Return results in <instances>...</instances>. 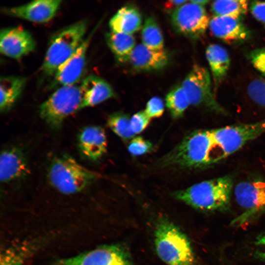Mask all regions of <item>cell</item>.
Wrapping results in <instances>:
<instances>
[{
  "mask_svg": "<svg viewBox=\"0 0 265 265\" xmlns=\"http://www.w3.org/2000/svg\"><path fill=\"white\" fill-rule=\"evenodd\" d=\"M212 34L228 43L243 42L250 36V32L240 19L227 16H214L210 21Z\"/></svg>",
  "mask_w": 265,
  "mask_h": 265,
  "instance_id": "cell-17",
  "label": "cell"
},
{
  "mask_svg": "<svg viewBox=\"0 0 265 265\" xmlns=\"http://www.w3.org/2000/svg\"><path fill=\"white\" fill-rule=\"evenodd\" d=\"M29 173L27 160L23 150L17 147L3 150L0 156V180L8 184L23 179Z\"/></svg>",
  "mask_w": 265,
  "mask_h": 265,
  "instance_id": "cell-15",
  "label": "cell"
},
{
  "mask_svg": "<svg viewBox=\"0 0 265 265\" xmlns=\"http://www.w3.org/2000/svg\"><path fill=\"white\" fill-rule=\"evenodd\" d=\"M130 119L127 114L123 112H114L108 117L107 124L116 134L127 140L134 135L131 130Z\"/></svg>",
  "mask_w": 265,
  "mask_h": 265,
  "instance_id": "cell-28",
  "label": "cell"
},
{
  "mask_svg": "<svg viewBox=\"0 0 265 265\" xmlns=\"http://www.w3.org/2000/svg\"><path fill=\"white\" fill-rule=\"evenodd\" d=\"M150 118L144 111L135 113L130 119V128L134 135L144 131L148 126Z\"/></svg>",
  "mask_w": 265,
  "mask_h": 265,
  "instance_id": "cell-31",
  "label": "cell"
},
{
  "mask_svg": "<svg viewBox=\"0 0 265 265\" xmlns=\"http://www.w3.org/2000/svg\"><path fill=\"white\" fill-rule=\"evenodd\" d=\"M82 102L80 86H62L40 105L39 115L51 128L57 130L67 117L80 109Z\"/></svg>",
  "mask_w": 265,
  "mask_h": 265,
  "instance_id": "cell-6",
  "label": "cell"
},
{
  "mask_svg": "<svg viewBox=\"0 0 265 265\" xmlns=\"http://www.w3.org/2000/svg\"><path fill=\"white\" fill-rule=\"evenodd\" d=\"M181 85L189 99L190 105L203 107L217 113H227L215 98L211 76L206 68L194 65Z\"/></svg>",
  "mask_w": 265,
  "mask_h": 265,
  "instance_id": "cell-8",
  "label": "cell"
},
{
  "mask_svg": "<svg viewBox=\"0 0 265 265\" xmlns=\"http://www.w3.org/2000/svg\"><path fill=\"white\" fill-rule=\"evenodd\" d=\"M247 93L254 103L265 107V78L252 80L248 85Z\"/></svg>",
  "mask_w": 265,
  "mask_h": 265,
  "instance_id": "cell-29",
  "label": "cell"
},
{
  "mask_svg": "<svg viewBox=\"0 0 265 265\" xmlns=\"http://www.w3.org/2000/svg\"><path fill=\"white\" fill-rule=\"evenodd\" d=\"M142 44L153 50L163 49L164 39L162 31L157 21L152 17L145 20L142 28Z\"/></svg>",
  "mask_w": 265,
  "mask_h": 265,
  "instance_id": "cell-25",
  "label": "cell"
},
{
  "mask_svg": "<svg viewBox=\"0 0 265 265\" xmlns=\"http://www.w3.org/2000/svg\"><path fill=\"white\" fill-rule=\"evenodd\" d=\"M142 16L139 10L132 5L120 8L109 22L111 31L132 34L142 27Z\"/></svg>",
  "mask_w": 265,
  "mask_h": 265,
  "instance_id": "cell-21",
  "label": "cell"
},
{
  "mask_svg": "<svg viewBox=\"0 0 265 265\" xmlns=\"http://www.w3.org/2000/svg\"><path fill=\"white\" fill-rule=\"evenodd\" d=\"M252 16L265 26V1H254L249 5Z\"/></svg>",
  "mask_w": 265,
  "mask_h": 265,
  "instance_id": "cell-34",
  "label": "cell"
},
{
  "mask_svg": "<svg viewBox=\"0 0 265 265\" xmlns=\"http://www.w3.org/2000/svg\"><path fill=\"white\" fill-rule=\"evenodd\" d=\"M82 94L80 109L96 106L115 96L110 84L95 75H89L80 86Z\"/></svg>",
  "mask_w": 265,
  "mask_h": 265,
  "instance_id": "cell-19",
  "label": "cell"
},
{
  "mask_svg": "<svg viewBox=\"0 0 265 265\" xmlns=\"http://www.w3.org/2000/svg\"><path fill=\"white\" fill-rule=\"evenodd\" d=\"M190 1L191 2H193V3H195L196 4H199V5H202V6H205L209 2V1L207 0H190Z\"/></svg>",
  "mask_w": 265,
  "mask_h": 265,
  "instance_id": "cell-37",
  "label": "cell"
},
{
  "mask_svg": "<svg viewBox=\"0 0 265 265\" xmlns=\"http://www.w3.org/2000/svg\"><path fill=\"white\" fill-rule=\"evenodd\" d=\"M26 82L21 76H3L0 79V110L9 111L21 96Z\"/></svg>",
  "mask_w": 265,
  "mask_h": 265,
  "instance_id": "cell-22",
  "label": "cell"
},
{
  "mask_svg": "<svg viewBox=\"0 0 265 265\" xmlns=\"http://www.w3.org/2000/svg\"><path fill=\"white\" fill-rule=\"evenodd\" d=\"M87 22L78 21L56 32L45 54L42 70L45 75H54L58 68L77 51L84 39Z\"/></svg>",
  "mask_w": 265,
  "mask_h": 265,
  "instance_id": "cell-5",
  "label": "cell"
},
{
  "mask_svg": "<svg viewBox=\"0 0 265 265\" xmlns=\"http://www.w3.org/2000/svg\"><path fill=\"white\" fill-rule=\"evenodd\" d=\"M165 103L174 118L181 117L190 105L189 99L181 85L175 86L167 93Z\"/></svg>",
  "mask_w": 265,
  "mask_h": 265,
  "instance_id": "cell-26",
  "label": "cell"
},
{
  "mask_svg": "<svg viewBox=\"0 0 265 265\" xmlns=\"http://www.w3.org/2000/svg\"><path fill=\"white\" fill-rule=\"evenodd\" d=\"M210 21L204 6L191 1L171 13L174 29L180 34L192 39L198 38L205 32Z\"/></svg>",
  "mask_w": 265,
  "mask_h": 265,
  "instance_id": "cell-10",
  "label": "cell"
},
{
  "mask_svg": "<svg viewBox=\"0 0 265 265\" xmlns=\"http://www.w3.org/2000/svg\"><path fill=\"white\" fill-rule=\"evenodd\" d=\"M164 110V105L162 100L159 97H154L147 102L144 111L151 119L160 117Z\"/></svg>",
  "mask_w": 265,
  "mask_h": 265,
  "instance_id": "cell-32",
  "label": "cell"
},
{
  "mask_svg": "<svg viewBox=\"0 0 265 265\" xmlns=\"http://www.w3.org/2000/svg\"><path fill=\"white\" fill-rule=\"evenodd\" d=\"M249 58L254 68L265 78V47L252 51Z\"/></svg>",
  "mask_w": 265,
  "mask_h": 265,
  "instance_id": "cell-33",
  "label": "cell"
},
{
  "mask_svg": "<svg viewBox=\"0 0 265 265\" xmlns=\"http://www.w3.org/2000/svg\"><path fill=\"white\" fill-rule=\"evenodd\" d=\"M58 265H133L126 248L119 244L104 245L78 255L59 260Z\"/></svg>",
  "mask_w": 265,
  "mask_h": 265,
  "instance_id": "cell-11",
  "label": "cell"
},
{
  "mask_svg": "<svg viewBox=\"0 0 265 265\" xmlns=\"http://www.w3.org/2000/svg\"><path fill=\"white\" fill-rule=\"evenodd\" d=\"M169 61V54L164 49L153 50L139 44L135 47L128 61L137 71L150 72L163 69Z\"/></svg>",
  "mask_w": 265,
  "mask_h": 265,
  "instance_id": "cell-18",
  "label": "cell"
},
{
  "mask_svg": "<svg viewBox=\"0 0 265 265\" xmlns=\"http://www.w3.org/2000/svg\"><path fill=\"white\" fill-rule=\"evenodd\" d=\"M187 2L186 0H168L165 3L164 8L166 12L172 13Z\"/></svg>",
  "mask_w": 265,
  "mask_h": 265,
  "instance_id": "cell-36",
  "label": "cell"
},
{
  "mask_svg": "<svg viewBox=\"0 0 265 265\" xmlns=\"http://www.w3.org/2000/svg\"><path fill=\"white\" fill-rule=\"evenodd\" d=\"M214 147L211 130L195 131L162 157L159 165L185 168L204 167L213 163L211 151Z\"/></svg>",
  "mask_w": 265,
  "mask_h": 265,
  "instance_id": "cell-1",
  "label": "cell"
},
{
  "mask_svg": "<svg viewBox=\"0 0 265 265\" xmlns=\"http://www.w3.org/2000/svg\"><path fill=\"white\" fill-rule=\"evenodd\" d=\"M97 176L68 155L54 158L48 169L52 186L60 192L71 194L81 191L90 185Z\"/></svg>",
  "mask_w": 265,
  "mask_h": 265,
  "instance_id": "cell-4",
  "label": "cell"
},
{
  "mask_svg": "<svg viewBox=\"0 0 265 265\" xmlns=\"http://www.w3.org/2000/svg\"><path fill=\"white\" fill-rule=\"evenodd\" d=\"M128 149L132 155L137 156L150 152L153 150V145L141 137H136L132 139Z\"/></svg>",
  "mask_w": 265,
  "mask_h": 265,
  "instance_id": "cell-30",
  "label": "cell"
},
{
  "mask_svg": "<svg viewBox=\"0 0 265 265\" xmlns=\"http://www.w3.org/2000/svg\"><path fill=\"white\" fill-rule=\"evenodd\" d=\"M248 5L244 0H218L213 1L211 8L215 16L240 19L246 14Z\"/></svg>",
  "mask_w": 265,
  "mask_h": 265,
  "instance_id": "cell-24",
  "label": "cell"
},
{
  "mask_svg": "<svg viewBox=\"0 0 265 265\" xmlns=\"http://www.w3.org/2000/svg\"><path fill=\"white\" fill-rule=\"evenodd\" d=\"M213 141L222 159L265 133V119L257 122L211 130Z\"/></svg>",
  "mask_w": 265,
  "mask_h": 265,
  "instance_id": "cell-7",
  "label": "cell"
},
{
  "mask_svg": "<svg viewBox=\"0 0 265 265\" xmlns=\"http://www.w3.org/2000/svg\"><path fill=\"white\" fill-rule=\"evenodd\" d=\"M237 203L242 212L232 222L241 225L265 212V182L254 179L239 183L234 189Z\"/></svg>",
  "mask_w": 265,
  "mask_h": 265,
  "instance_id": "cell-9",
  "label": "cell"
},
{
  "mask_svg": "<svg viewBox=\"0 0 265 265\" xmlns=\"http://www.w3.org/2000/svg\"><path fill=\"white\" fill-rule=\"evenodd\" d=\"M154 242L158 256L167 265H194V257L189 240L171 221L162 218L158 221Z\"/></svg>",
  "mask_w": 265,
  "mask_h": 265,
  "instance_id": "cell-3",
  "label": "cell"
},
{
  "mask_svg": "<svg viewBox=\"0 0 265 265\" xmlns=\"http://www.w3.org/2000/svg\"><path fill=\"white\" fill-rule=\"evenodd\" d=\"M96 27L83 40L75 53L58 68L54 74L53 86L76 84L81 78L86 64L87 50Z\"/></svg>",
  "mask_w": 265,
  "mask_h": 265,
  "instance_id": "cell-13",
  "label": "cell"
},
{
  "mask_svg": "<svg viewBox=\"0 0 265 265\" xmlns=\"http://www.w3.org/2000/svg\"><path fill=\"white\" fill-rule=\"evenodd\" d=\"M79 151L85 159L96 161L106 153L107 146L106 135L100 126H89L83 128L78 136Z\"/></svg>",
  "mask_w": 265,
  "mask_h": 265,
  "instance_id": "cell-16",
  "label": "cell"
},
{
  "mask_svg": "<svg viewBox=\"0 0 265 265\" xmlns=\"http://www.w3.org/2000/svg\"><path fill=\"white\" fill-rule=\"evenodd\" d=\"M213 81L215 93L227 75L230 64V58L226 50L220 45L211 44L206 50Z\"/></svg>",
  "mask_w": 265,
  "mask_h": 265,
  "instance_id": "cell-20",
  "label": "cell"
},
{
  "mask_svg": "<svg viewBox=\"0 0 265 265\" xmlns=\"http://www.w3.org/2000/svg\"><path fill=\"white\" fill-rule=\"evenodd\" d=\"M31 247L27 243H22L5 249L1 252L0 265H24Z\"/></svg>",
  "mask_w": 265,
  "mask_h": 265,
  "instance_id": "cell-27",
  "label": "cell"
},
{
  "mask_svg": "<svg viewBox=\"0 0 265 265\" xmlns=\"http://www.w3.org/2000/svg\"><path fill=\"white\" fill-rule=\"evenodd\" d=\"M61 2L60 0H35L17 6L4 7L1 11L8 15L42 23L55 16Z\"/></svg>",
  "mask_w": 265,
  "mask_h": 265,
  "instance_id": "cell-14",
  "label": "cell"
},
{
  "mask_svg": "<svg viewBox=\"0 0 265 265\" xmlns=\"http://www.w3.org/2000/svg\"><path fill=\"white\" fill-rule=\"evenodd\" d=\"M233 182L231 177L223 176L206 180L174 192V196L200 211L225 210L230 205Z\"/></svg>",
  "mask_w": 265,
  "mask_h": 265,
  "instance_id": "cell-2",
  "label": "cell"
},
{
  "mask_svg": "<svg viewBox=\"0 0 265 265\" xmlns=\"http://www.w3.org/2000/svg\"><path fill=\"white\" fill-rule=\"evenodd\" d=\"M255 243L257 247L256 256L265 263V232L259 236Z\"/></svg>",
  "mask_w": 265,
  "mask_h": 265,
  "instance_id": "cell-35",
  "label": "cell"
},
{
  "mask_svg": "<svg viewBox=\"0 0 265 265\" xmlns=\"http://www.w3.org/2000/svg\"><path fill=\"white\" fill-rule=\"evenodd\" d=\"M35 42L31 33L21 26L2 28L0 33V51L8 57L19 59L33 51Z\"/></svg>",
  "mask_w": 265,
  "mask_h": 265,
  "instance_id": "cell-12",
  "label": "cell"
},
{
  "mask_svg": "<svg viewBox=\"0 0 265 265\" xmlns=\"http://www.w3.org/2000/svg\"><path fill=\"white\" fill-rule=\"evenodd\" d=\"M106 44L116 59L121 63L129 61L135 41L132 34L110 31L106 35Z\"/></svg>",
  "mask_w": 265,
  "mask_h": 265,
  "instance_id": "cell-23",
  "label": "cell"
}]
</instances>
